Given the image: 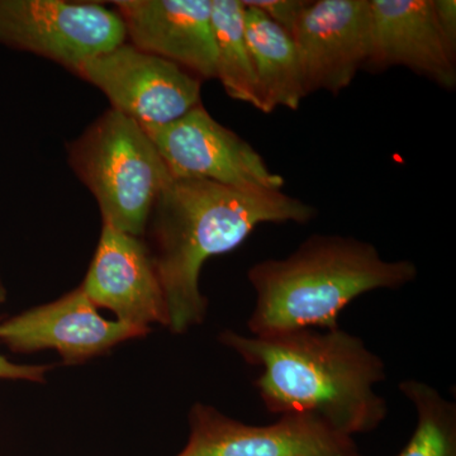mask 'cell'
Listing matches in <instances>:
<instances>
[{
    "label": "cell",
    "mask_w": 456,
    "mask_h": 456,
    "mask_svg": "<svg viewBox=\"0 0 456 456\" xmlns=\"http://www.w3.org/2000/svg\"><path fill=\"white\" fill-rule=\"evenodd\" d=\"M371 51L367 70L395 66L454 90L455 59L437 28L432 0H370Z\"/></svg>",
    "instance_id": "4fadbf2b"
},
{
    "label": "cell",
    "mask_w": 456,
    "mask_h": 456,
    "mask_svg": "<svg viewBox=\"0 0 456 456\" xmlns=\"http://www.w3.org/2000/svg\"><path fill=\"white\" fill-rule=\"evenodd\" d=\"M244 25L261 112L272 113L281 107L298 110L307 94L292 36L248 5H245Z\"/></svg>",
    "instance_id": "5bb4252c"
},
{
    "label": "cell",
    "mask_w": 456,
    "mask_h": 456,
    "mask_svg": "<svg viewBox=\"0 0 456 456\" xmlns=\"http://www.w3.org/2000/svg\"><path fill=\"white\" fill-rule=\"evenodd\" d=\"M5 299H7V289H5L2 277H0V303L5 302Z\"/></svg>",
    "instance_id": "ffe728a7"
},
{
    "label": "cell",
    "mask_w": 456,
    "mask_h": 456,
    "mask_svg": "<svg viewBox=\"0 0 456 456\" xmlns=\"http://www.w3.org/2000/svg\"><path fill=\"white\" fill-rule=\"evenodd\" d=\"M398 388L415 407L417 422L412 436L395 456H456L455 402L422 380H402Z\"/></svg>",
    "instance_id": "2e32d148"
},
{
    "label": "cell",
    "mask_w": 456,
    "mask_h": 456,
    "mask_svg": "<svg viewBox=\"0 0 456 456\" xmlns=\"http://www.w3.org/2000/svg\"><path fill=\"white\" fill-rule=\"evenodd\" d=\"M218 340L259 370L254 384L272 415L316 416L350 437L377 430L388 415L375 391L386 380V364L340 327L268 338L226 330Z\"/></svg>",
    "instance_id": "6da1fadb"
},
{
    "label": "cell",
    "mask_w": 456,
    "mask_h": 456,
    "mask_svg": "<svg viewBox=\"0 0 456 456\" xmlns=\"http://www.w3.org/2000/svg\"><path fill=\"white\" fill-rule=\"evenodd\" d=\"M142 127L173 178L208 180L242 191H281L284 187L283 176L202 104L167 125Z\"/></svg>",
    "instance_id": "8992f818"
},
{
    "label": "cell",
    "mask_w": 456,
    "mask_h": 456,
    "mask_svg": "<svg viewBox=\"0 0 456 456\" xmlns=\"http://www.w3.org/2000/svg\"><path fill=\"white\" fill-rule=\"evenodd\" d=\"M113 5L134 47L200 80L216 77L212 0H121Z\"/></svg>",
    "instance_id": "7c38bea8"
},
{
    "label": "cell",
    "mask_w": 456,
    "mask_h": 456,
    "mask_svg": "<svg viewBox=\"0 0 456 456\" xmlns=\"http://www.w3.org/2000/svg\"><path fill=\"white\" fill-rule=\"evenodd\" d=\"M419 274L411 260H386L355 237L314 235L283 259L251 266L255 305L250 335L268 338L302 330L338 329L342 311L364 294L401 289Z\"/></svg>",
    "instance_id": "3957f363"
},
{
    "label": "cell",
    "mask_w": 456,
    "mask_h": 456,
    "mask_svg": "<svg viewBox=\"0 0 456 456\" xmlns=\"http://www.w3.org/2000/svg\"><path fill=\"white\" fill-rule=\"evenodd\" d=\"M50 365H20L9 362L0 354V379L26 380L32 383L46 382Z\"/></svg>",
    "instance_id": "d6986e66"
},
{
    "label": "cell",
    "mask_w": 456,
    "mask_h": 456,
    "mask_svg": "<svg viewBox=\"0 0 456 456\" xmlns=\"http://www.w3.org/2000/svg\"><path fill=\"white\" fill-rule=\"evenodd\" d=\"M290 36L301 62L305 94L323 90L338 95L367 68L370 0H310Z\"/></svg>",
    "instance_id": "9c48e42d"
},
{
    "label": "cell",
    "mask_w": 456,
    "mask_h": 456,
    "mask_svg": "<svg viewBox=\"0 0 456 456\" xmlns=\"http://www.w3.org/2000/svg\"><path fill=\"white\" fill-rule=\"evenodd\" d=\"M189 439L176 456H360L354 437L316 416L290 413L274 424L250 425L198 403L189 412Z\"/></svg>",
    "instance_id": "ba28073f"
},
{
    "label": "cell",
    "mask_w": 456,
    "mask_h": 456,
    "mask_svg": "<svg viewBox=\"0 0 456 456\" xmlns=\"http://www.w3.org/2000/svg\"><path fill=\"white\" fill-rule=\"evenodd\" d=\"M77 74L101 89L112 110L142 126L167 125L200 104V77L126 42L84 62Z\"/></svg>",
    "instance_id": "52a82bcc"
},
{
    "label": "cell",
    "mask_w": 456,
    "mask_h": 456,
    "mask_svg": "<svg viewBox=\"0 0 456 456\" xmlns=\"http://www.w3.org/2000/svg\"><path fill=\"white\" fill-rule=\"evenodd\" d=\"M308 3V0H246L244 4L263 12L269 20L290 33Z\"/></svg>",
    "instance_id": "e0dca14e"
},
{
    "label": "cell",
    "mask_w": 456,
    "mask_h": 456,
    "mask_svg": "<svg viewBox=\"0 0 456 456\" xmlns=\"http://www.w3.org/2000/svg\"><path fill=\"white\" fill-rule=\"evenodd\" d=\"M69 158L97 200L103 224L142 236L156 200L173 179L142 126L110 110L74 141Z\"/></svg>",
    "instance_id": "277c9868"
},
{
    "label": "cell",
    "mask_w": 456,
    "mask_h": 456,
    "mask_svg": "<svg viewBox=\"0 0 456 456\" xmlns=\"http://www.w3.org/2000/svg\"><path fill=\"white\" fill-rule=\"evenodd\" d=\"M127 38L121 16L99 3L0 0V44L77 69Z\"/></svg>",
    "instance_id": "5b68a950"
},
{
    "label": "cell",
    "mask_w": 456,
    "mask_h": 456,
    "mask_svg": "<svg viewBox=\"0 0 456 456\" xmlns=\"http://www.w3.org/2000/svg\"><path fill=\"white\" fill-rule=\"evenodd\" d=\"M437 28L450 56L456 60V2L432 0Z\"/></svg>",
    "instance_id": "ac0fdd59"
},
{
    "label": "cell",
    "mask_w": 456,
    "mask_h": 456,
    "mask_svg": "<svg viewBox=\"0 0 456 456\" xmlns=\"http://www.w3.org/2000/svg\"><path fill=\"white\" fill-rule=\"evenodd\" d=\"M82 285L56 301L0 322V342L13 353L53 350L65 364H82L117 345L143 338L151 327L106 320Z\"/></svg>",
    "instance_id": "30bf717a"
},
{
    "label": "cell",
    "mask_w": 456,
    "mask_h": 456,
    "mask_svg": "<svg viewBox=\"0 0 456 456\" xmlns=\"http://www.w3.org/2000/svg\"><path fill=\"white\" fill-rule=\"evenodd\" d=\"M314 207L283 191H242L203 179L173 178L150 216V254L169 312V329L185 334L206 320L203 264L239 248L264 224H308Z\"/></svg>",
    "instance_id": "7a4b0ae2"
},
{
    "label": "cell",
    "mask_w": 456,
    "mask_h": 456,
    "mask_svg": "<svg viewBox=\"0 0 456 456\" xmlns=\"http://www.w3.org/2000/svg\"><path fill=\"white\" fill-rule=\"evenodd\" d=\"M360 456H362V455H360Z\"/></svg>",
    "instance_id": "44dd1931"
},
{
    "label": "cell",
    "mask_w": 456,
    "mask_h": 456,
    "mask_svg": "<svg viewBox=\"0 0 456 456\" xmlns=\"http://www.w3.org/2000/svg\"><path fill=\"white\" fill-rule=\"evenodd\" d=\"M245 5L240 0H212L216 77L231 98L261 110L256 77L245 36Z\"/></svg>",
    "instance_id": "9a60e30c"
},
{
    "label": "cell",
    "mask_w": 456,
    "mask_h": 456,
    "mask_svg": "<svg viewBox=\"0 0 456 456\" xmlns=\"http://www.w3.org/2000/svg\"><path fill=\"white\" fill-rule=\"evenodd\" d=\"M95 307L131 325L169 326L167 301L149 246L103 224L94 257L82 284Z\"/></svg>",
    "instance_id": "8fae6325"
}]
</instances>
